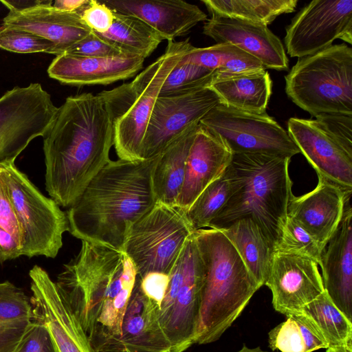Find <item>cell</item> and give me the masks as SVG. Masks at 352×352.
I'll return each instance as SVG.
<instances>
[{"mask_svg":"<svg viewBox=\"0 0 352 352\" xmlns=\"http://www.w3.org/2000/svg\"><path fill=\"white\" fill-rule=\"evenodd\" d=\"M42 137L45 189L69 208L109 162L113 121L98 94L84 93L66 98Z\"/></svg>","mask_w":352,"mask_h":352,"instance_id":"1","label":"cell"},{"mask_svg":"<svg viewBox=\"0 0 352 352\" xmlns=\"http://www.w3.org/2000/svg\"><path fill=\"white\" fill-rule=\"evenodd\" d=\"M136 277L123 251L85 241L58 274L57 289L94 352L109 351L120 336Z\"/></svg>","mask_w":352,"mask_h":352,"instance_id":"2","label":"cell"},{"mask_svg":"<svg viewBox=\"0 0 352 352\" xmlns=\"http://www.w3.org/2000/svg\"><path fill=\"white\" fill-rule=\"evenodd\" d=\"M160 156L110 160L69 208V232L81 241L122 251L131 228L157 204L152 173Z\"/></svg>","mask_w":352,"mask_h":352,"instance_id":"3","label":"cell"},{"mask_svg":"<svg viewBox=\"0 0 352 352\" xmlns=\"http://www.w3.org/2000/svg\"><path fill=\"white\" fill-rule=\"evenodd\" d=\"M290 160L267 153L233 154L225 170L230 185V197L208 228L221 230L239 219H251L274 251L293 194Z\"/></svg>","mask_w":352,"mask_h":352,"instance_id":"4","label":"cell"},{"mask_svg":"<svg viewBox=\"0 0 352 352\" xmlns=\"http://www.w3.org/2000/svg\"><path fill=\"white\" fill-rule=\"evenodd\" d=\"M194 237L204 267L195 344H206L220 338L261 287L222 232L204 228Z\"/></svg>","mask_w":352,"mask_h":352,"instance_id":"5","label":"cell"},{"mask_svg":"<svg viewBox=\"0 0 352 352\" xmlns=\"http://www.w3.org/2000/svg\"><path fill=\"white\" fill-rule=\"evenodd\" d=\"M285 79L287 96L314 117L352 114V49L347 45L300 58Z\"/></svg>","mask_w":352,"mask_h":352,"instance_id":"6","label":"cell"},{"mask_svg":"<svg viewBox=\"0 0 352 352\" xmlns=\"http://www.w3.org/2000/svg\"><path fill=\"white\" fill-rule=\"evenodd\" d=\"M21 232L23 256L55 258L69 231L65 213L52 198L43 195L14 162L0 164Z\"/></svg>","mask_w":352,"mask_h":352,"instance_id":"7","label":"cell"},{"mask_svg":"<svg viewBox=\"0 0 352 352\" xmlns=\"http://www.w3.org/2000/svg\"><path fill=\"white\" fill-rule=\"evenodd\" d=\"M194 232L184 210L157 203L131 228L122 251L140 278L152 272L169 275Z\"/></svg>","mask_w":352,"mask_h":352,"instance_id":"8","label":"cell"},{"mask_svg":"<svg viewBox=\"0 0 352 352\" xmlns=\"http://www.w3.org/2000/svg\"><path fill=\"white\" fill-rule=\"evenodd\" d=\"M203 282V263L193 233L169 274L159 311L160 323L170 343V352H184L195 344Z\"/></svg>","mask_w":352,"mask_h":352,"instance_id":"9","label":"cell"},{"mask_svg":"<svg viewBox=\"0 0 352 352\" xmlns=\"http://www.w3.org/2000/svg\"><path fill=\"white\" fill-rule=\"evenodd\" d=\"M199 124L222 139L232 154L267 153L291 158L300 153L287 131L266 112L251 113L219 104Z\"/></svg>","mask_w":352,"mask_h":352,"instance_id":"10","label":"cell"},{"mask_svg":"<svg viewBox=\"0 0 352 352\" xmlns=\"http://www.w3.org/2000/svg\"><path fill=\"white\" fill-rule=\"evenodd\" d=\"M189 39L168 41L165 52L133 80L138 94L126 112L114 122V146L119 159L140 160L142 141L161 88L191 46Z\"/></svg>","mask_w":352,"mask_h":352,"instance_id":"11","label":"cell"},{"mask_svg":"<svg viewBox=\"0 0 352 352\" xmlns=\"http://www.w3.org/2000/svg\"><path fill=\"white\" fill-rule=\"evenodd\" d=\"M57 110L39 83L6 92L0 98V164L14 162L33 139L43 136Z\"/></svg>","mask_w":352,"mask_h":352,"instance_id":"12","label":"cell"},{"mask_svg":"<svg viewBox=\"0 0 352 352\" xmlns=\"http://www.w3.org/2000/svg\"><path fill=\"white\" fill-rule=\"evenodd\" d=\"M352 43V0H314L303 7L286 29L285 44L292 57L302 58L332 45Z\"/></svg>","mask_w":352,"mask_h":352,"instance_id":"13","label":"cell"},{"mask_svg":"<svg viewBox=\"0 0 352 352\" xmlns=\"http://www.w3.org/2000/svg\"><path fill=\"white\" fill-rule=\"evenodd\" d=\"M220 103L218 96L208 87L180 94L158 96L142 141L141 160L160 155Z\"/></svg>","mask_w":352,"mask_h":352,"instance_id":"14","label":"cell"},{"mask_svg":"<svg viewBox=\"0 0 352 352\" xmlns=\"http://www.w3.org/2000/svg\"><path fill=\"white\" fill-rule=\"evenodd\" d=\"M33 320L48 330L56 352H94L82 328L41 267L29 272Z\"/></svg>","mask_w":352,"mask_h":352,"instance_id":"15","label":"cell"},{"mask_svg":"<svg viewBox=\"0 0 352 352\" xmlns=\"http://www.w3.org/2000/svg\"><path fill=\"white\" fill-rule=\"evenodd\" d=\"M318 264L294 253H272L267 286L274 309L284 315L301 313L302 308L324 292Z\"/></svg>","mask_w":352,"mask_h":352,"instance_id":"16","label":"cell"},{"mask_svg":"<svg viewBox=\"0 0 352 352\" xmlns=\"http://www.w3.org/2000/svg\"><path fill=\"white\" fill-rule=\"evenodd\" d=\"M287 133L318 177L352 192V155L327 134L314 119L290 118Z\"/></svg>","mask_w":352,"mask_h":352,"instance_id":"17","label":"cell"},{"mask_svg":"<svg viewBox=\"0 0 352 352\" xmlns=\"http://www.w3.org/2000/svg\"><path fill=\"white\" fill-rule=\"evenodd\" d=\"M311 191L289 200L287 216L300 224L324 250L342 220L347 192L320 177Z\"/></svg>","mask_w":352,"mask_h":352,"instance_id":"18","label":"cell"},{"mask_svg":"<svg viewBox=\"0 0 352 352\" xmlns=\"http://www.w3.org/2000/svg\"><path fill=\"white\" fill-rule=\"evenodd\" d=\"M203 33L217 43L232 44L259 60L265 69L287 70L289 59L280 38L266 25L212 16Z\"/></svg>","mask_w":352,"mask_h":352,"instance_id":"19","label":"cell"},{"mask_svg":"<svg viewBox=\"0 0 352 352\" xmlns=\"http://www.w3.org/2000/svg\"><path fill=\"white\" fill-rule=\"evenodd\" d=\"M3 26L28 31L52 41L57 55L65 54L92 30L78 12H69L52 6V1L23 9H9Z\"/></svg>","mask_w":352,"mask_h":352,"instance_id":"20","label":"cell"},{"mask_svg":"<svg viewBox=\"0 0 352 352\" xmlns=\"http://www.w3.org/2000/svg\"><path fill=\"white\" fill-rule=\"evenodd\" d=\"M346 199L340 223L326 245L320 266L324 291L352 322V208Z\"/></svg>","mask_w":352,"mask_h":352,"instance_id":"21","label":"cell"},{"mask_svg":"<svg viewBox=\"0 0 352 352\" xmlns=\"http://www.w3.org/2000/svg\"><path fill=\"white\" fill-rule=\"evenodd\" d=\"M232 155L222 139L198 124L177 206L186 212L201 192L223 174Z\"/></svg>","mask_w":352,"mask_h":352,"instance_id":"22","label":"cell"},{"mask_svg":"<svg viewBox=\"0 0 352 352\" xmlns=\"http://www.w3.org/2000/svg\"><path fill=\"white\" fill-rule=\"evenodd\" d=\"M160 307L142 292L140 278L129 299L121 333L107 351L170 352L171 345L159 320Z\"/></svg>","mask_w":352,"mask_h":352,"instance_id":"23","label":"cell"},{"mask_svg":"<svg viewBox=\"0 0 352 352\" xmlns=\"http://www.w3.org/2000/svg\"><path fill=\"white\" fill-rule=\"evenodd\" d=\"M144 60L127 55L100 58L63 54L53 59L47 74L65 85H109L135 76L142 68Z\"/></svg>","mask_w":352,"mask_h":352,"instance_id":"24","label":"cell"},{"mask_svg":"<svg viewBox=\"0 0 352 352\" xmlns=\"http://www.w3.org/2000/svg\"><path fill=\"white\" fill-rule=\"evenodd\" d=\"M113 11L135 16L151 27L163 40L186 34L207 15L198 6L182 0H106Z\"/></svg>","mask_w":352,"mask_h":352,"instance_id":"25","label":"cell"},{"mask_svg":"<svg viewBox=\"0 0 352 352\" xmlns=\"http://www.w3.org/2000/svg\"><path fill=\"white\" fill-rule=\"evenodd\" d=\"M218 96L220 104L255 113H264L272 82L265 69L236 74L214 75L208 86Z\"/></svg>","mask_w":352,"mask_h":352,"instance_id":"26","label":"cell"},{"mask_svg":"<svg viewBox=\"0 0 352 352\" xmlns=\"http://www.w3.org/2000/svg\"><path fill=\"white\" fill-rule=\"evenodd\" d=\"M198 124L190 126L160 153L152 173L153 190L157 204L177 206L188 152Z\"/></svg>","mask_w":352,"mask_h":352,"instance_id":"27","label":"cell"},{"mask_svg":"<svg viewBox=\"0 0 352 352\" xmlns=\"http://www.w3.org/2000/svg\"><path fill=\"white\" fill-rule=\"evenodd\" d=\"M219 230L234 247L259 286L265 285L274 251L260 228L251 219L244 218Z\"/></svg>","mask_w":352,"mask_h":352,"instance_id":"28","label":"cell"},{"mask_svg":"<svg viewBox=\"0 0 352 352\" xmlns=\"http://www.w3.org/2000/svg\"><path fill=\"white\" fill-rule=\"evenodd\" d=\"M32 322L30 298L12 283H0V352H16Z\"/></svg>","mask_w":352,"mask_h":352,"instance_id":"29","label":"cell"},{"mask_svg":"<svg viewBox=\"0 0 352 352\" xmlns=\"http://www.w3.org/2000/svg\"><path fill=\"white\" fill-rule=\"evenodd\" d=\"M113 15V25L107 32H94L122 54L144 59L163 41L151 27L139 18L114 11Z\"/></svg>","mask_w":352,"mask_h":352,"instance_id":"30","label":"cell"},{"mask_svg":"<svg viewBox=\"0 0 352 352\" xmlns=\"http://www.w3.org/2000/svg\"><path fill=\"white\" fill-rule=\"evenodd\" d=\"M179 62L194 64L219 74L265 69L259 60L229 43H217L207 47L191 45Z\"/></svg>","mask_w":352,"mask_h":352,"instance_id":"31","label":"cell"},{"mask_svg":"<svg viewBox=\"0 0 352 352\" xmlns=\"http://www.w3.org/2000/svg\"><path fill=\"white\" fill-rule=\"evenodd\" d=\"M212 16L267 26L283 14L294 11L296 0H202Z\"/></svg>","mask_w":352,"mask_h":352,"instance_id":"32","label":"cell"},{"mask_svg":"<svg viewBox=\"0 0 352 352\" xmlns=\"http://www.w3.org/2000/svg\"><path fill=\"white\" fill-rule=\"evenodd\" d=\"M268 333L269 346L280 352H314L329 347L313 322L302 313L292 314Z\"/></svg>","mask_w":352,"mask_h":352,"instance_id":"33","label":"cell"},{"mask_svg":"<svg viewBox=\"0 0 352 352\" xmlns=\"http://www.w3.org/2000/svg\"><path fill=\"white\" fill-rule=\"evenodd\" d=\"M301 313L317 327L329 347L352 346V322L334 305L325 291L307 304Z\"/></svg>","mask_w":352,"mask_h":352,"instance_id":"34","label":"cell"},{"mask_svg":"<svg viewBox=\"0 0 352 352\" xmlns=\"http://www.w3.org/2000/svg\"><path fill=\"white\" fill-rule=\"evenodd\" d=\"M230 185L226 172L209 184L186 212L192 229L208 228L212 219L228 201Z\"/></svg>","mask_w":352,"mask_h":352,"instance_id":"35","label":"cell"},{"mask_svg":"<svg viewBox=\"0 0 352 352\" xmlns=\"http://www.w3.org/2000/svg\"><path fill=\"white\" fill-rule=\"evenodd\" d=\"M214 74L194 64L179 62L166 78L159 96L180 94L208 87Z\"/></svg>","mask_w":352,"mask_h":352,"instance_id":"36","label":"cell"},{"mask_svg":"<svg viewBox=\"0 0 352 352\" xmlns=\"http://www.w3.org/2000/svg\"><path fill=\"white\" fill-rule=\"evenodd\" d=\"M274 251L303 255L313 259L319 265L323 252L317 241L288 216Z\"/></svg>","mask_w":352,"mask_h":352,"instance_id":"37","label":"cell"},{"mask_svg":"<svg viewBox=\"0 0 352 352\" xmlns=\"http://www.w3.org/2000/svg\"><path fill=\"white\" fill-rule=\"evenodd\" d=\"M0 48L16 53L45 52L57 55L56 47L50 41L32 32L0 27Z\"/></svg>","mask_w":352,"mask_h":352,"instance_id":"38","label":"cell"},{"mask_svg":"<svg viewBox=\"0 0 352 352\" xmlns=\"http://www.w3.org/2000/svg\"><path fill=\"white\" fill-rule=\"evenodd\" d=\"M314 120L327 134L352 155V114L320 113Z\"/></svg>","mask_w":352,"mask_h":352,"instance_id":"39","label":"cell"},{"mask_svg":"<svg viewBox=\"0 0 352 352\" xmlns=\"http://www.w3.org/2000/svg\"><path fill=\"white\" fill-rule=\"evenodd\" d=\"M65 54L83 57H114L124 55L91 31Z\"/></svg>","mask_w":352,"mask_h":352,"instance_id":"40","label":"cell"},{"mask_svg":"<svg viewBox=\"0 0 352 352\" xmlns=\"http://www.w3.org/2000/svg\"><path fill=\"white\" fill-rule=\"evenodd\" d=\"M82 20L94 32L104 34L112 26L113 11L102 1H89L80 13Z\"/></svg>","mask_w":352,"mask_h":352,"instance_id":"41","label":"cell"},{"mask_svg":"<svg viewBox=\"0 0 352 352\" xmlns=\"http://www.w3.org/2000/svg\"><path fill=\"white\" fill-rule=\"evenodd\" d=\"M16 352H56L47 329L34 320Z\"/></svg>","mask_w":352,"mask_h":352,"instance_id":"42","label":"cell"},{"mask_svg":"<svg viewBox=\"0 0 352 352\" xmlns=\"http://www.w3.org/2000/svg\"><path fill=\"white\" fill-rule=\"evenodd\" d=\"M0 227L21 241V232L6 184L0 173Z\"/></svg>","mask_w":352,"mask_h":352,"instance_id":"43","label":"cell"},{"mask_svg":"<svg viewBox=\"0 0 352 352\" xmlns=\"http://www.w3.org/2000/svg\"><path fill=\"white\" fill-rule=\"evenodd\" d=\"M169 283V275L152 272L140 278V286L144 294L160 309Z\"/></svg>","mask_w":352,"mask_h":352,"instance_id":"44","label":"cell"},{"mask_svg":"<svg viewBox=\"0 0 352 352\" xmlns=\"http://www.w3.org/2000/svg\"><path fill=\"white\" fill-rule=\"evenodd\" d=\"M21 241L0 227V262L22 256Z\"/></svg>","mask_w":352,"mask_h":352,"instance_id":"45","label":"cell"},{"mask_svg":"<svg viewBox=\"0 0 352 352\" xmlns=\"http://www.w3.org/2000/svg\"><path fill=\"white\" fill-rule=\"evenodd\" d=\"M88 3L89 0H58L52 6L65 12L80 14Z\"/></svg>","mask_w":352,"mask_h":352,"instance_id":"46","label":"cell"},{"mask_svg":"<svg viewBox=\"0 0 352 352\" xmlns=\"http://www.w3.org/2000/svg\"><path fill=\"white\" fill-rule=\"evenodd\" d=\"M327 352H352V346L329 347L327 349Z\"/></svg>","mask_w":352,"mask_h":352,"instance_id":"47","label":"cell"},{"mask_svg":"<svg viewBox=\"0 0 352 352\" xmlns=\"http://www.w3.org/2000/svg\"><path fill=\"white\" fill-rule=\"evenodd\" d=\"M236 352H270L267 351H263L259 346L255 348H249L246 346H243L239 351Z\"/></svg>","mask_w":352,"mask_h":352,"instance_id":"48","label":"cell"},{"mask_svg":"<svg viewBox=\"0 0 352 352\" xmlns=\"http://www.w3.org/2000/svg\"><path fill=\"white\" fill-rule=\"evenodd\" d=\"M103 352H130L127 350H123V351H103Z\"/></svg>","mask_w":352,"mask_h":352,"instance_id":"49","label":"cell"}]
</instances>
